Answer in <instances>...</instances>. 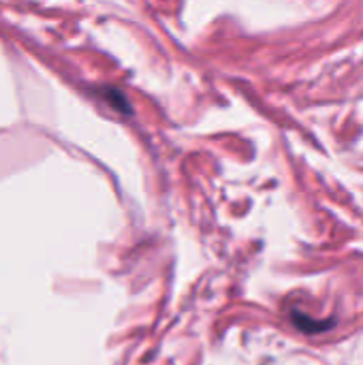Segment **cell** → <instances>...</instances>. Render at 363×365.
Wrapping results in <instances>:
<instances>
[{"label":"cell","mask_w":363,"mask_h":365,"mask_svg":"<svg viewBox=\"0 0 363 365\" xmlns=\"http://www.w3.org/2000/svg\"><path fill=\"white\" fill-rule=\"evenodd\" d=\"M101 94H103V98H105L116 111H120V113H124V115H131V113H133V109H131V105H128V98L124 96L122 90L107 86V88L101 90Z\"/></svg>","instance_id":"6da1fadb"}]
</instances>
